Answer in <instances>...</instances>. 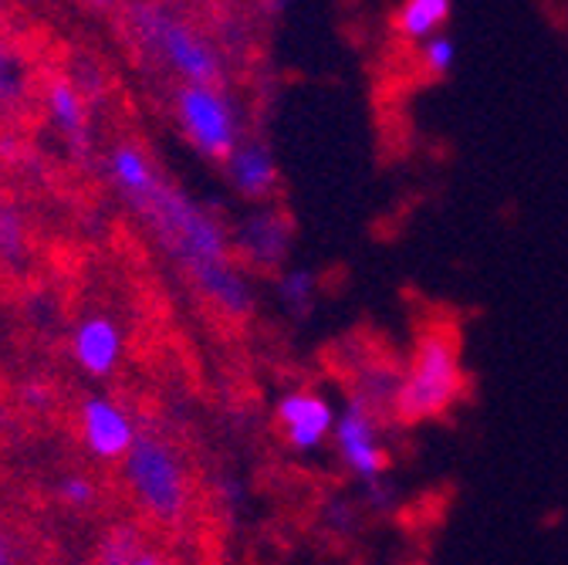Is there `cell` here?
I'll return each mask as SVG.
<instances>
[{"label": "cell", "mask_w": 568, "mask_h": 565, "mask_svg": "<svg viewBox=\"0 0 568 565\" xmlns=\"http://www.w3.org/2000/svg\"><path fill=\"white\" fill-rule=\"evenodd\" d=\"M277 420L292 447L315 451L332 431V406L315 393H288L277 403Z\"/></svg>", "instance_id": "ba28073f"}, {"label": "cell", "mask_w": 568, "mask_h": 565, "mask_svg": "<svg viewBox=\"0 0 568 565\" xmlns=\"http://www.w3.org/2000/svg\"><path fill=\"white\" fill-rule=\"evenodd\" d=\"M193 281L210 302H217L221 312H227V315H247L251 312V289H247L244 274L231 261L193 271Z\"/></svg>", "instance_id": "8fae6325"}, {"label": "cell", "mask_w": 568, "mask_h": 565, "mask_svg": "<svg viewBox=\"0 0 568 565\" xmlns=\"http://www.w3.org/2000/svg\"><path fill=\"white\" fill-rule=\"evenodd\" d=\"M79 416H82V441L99 461H119V457L125 461L139 434L122 406H115L109 396H89Z\"/></svg>", "instance_id": "8992f818"}, {"label": "cell", "mask_w": 568, "mask_h": 565, "mask_svg": "<svg viewBox=\"0 0 568 565\" xmlns=\"http://www.w3.org/2000/svg\"><path fill=\"white\" fill-rule=\"evenodd\" d=\"M24 396H28V403H31V406H44L48 390H44V386H28V390H24Z\"/></svg>", "instance_id": "7402d4cb"}, {"label": "cell", "mask_w": 568, "mask_h": 565, "mask_svg": "<svg viewBox=\"0 0 568 565\" xmlns=\"http://www.w3.org/2000/svg\"><path fill=\"white\" fill-rule=\"evenodd\" d=\"M338 447L342 457L348 461L352 471H359L363 477H376L383 471V447L376 441L373 416L366 413L363 403H352L348 413L338 420Z\"/></svg>", "instance_id": "9c48e42d"}, {"label": "cell", "mask_w": 568, "mask_h": 565, "mask_svg": "<svg viewBox=\"0 0 568 565\" xmlns=\"http://www.w3.org/2000/svg\"><path fill=\"white\" fill-rule=\"evenodd\" d=\"M71 356L82 366V373L102 380L109 376L122 360V332L109 315H89L79 322L71 335Z\"/></svg>", "instance_id": "52a82bcc"}, {"label": "cell", "mask_w": 568, "mask_h": 565, "mask_svg": "<svg viewBox=\"0 0 568 565\" xmlns=\"http://www.w3.org/2000/svg\"><path fill=\"white\" fill-rule=\"evenodd\" d=\"M227 163H231V180L244 196H264V193L274 190L277 167H274V157H271V150L264 143L237 147Z\"/></svg>", "instance_id": "7c38bea8"}, {"label": "cell", "mask_w": 568, "mask_h": 565, "mask_svg": "<svg viewBox=\"0 0 568 565\" xmlns=\"http://www.w3.org/2000/svg\"><path fill=\"white\" fill-rule=\"evenodd\" d=\"M142 218H150V224L156 228L160 241L166 244V251L193 271L231 261L227 258V238L221 231V224L213 221L206 210H200L193 200H186L180 190L160 183V190L153 193V200L139 210Z\"/></svg>", "instance_id": "7a4b0ae2"}, {"label": "cell", "mask_w": 568, "mask_h": 565, "mask_svg": "<svg viewBox=\"0 0 568 565\" xmlns=\"http://www.w3.org/2000/svg\"><path fill=\"white\" fill-rule=\"evenodd\" d=\"M58 491H61V498L68 505H75V508H85V505L95 502V484L85 474H68Z\"/></svg>", "instance_id": "ac0fdd59"}, {"label": "cell", "mask_w": 568, "mask_h": 565, "mask_svg": "<svg viewBox=\"0 0 568 565\" xmlns=\"http://www.w3.org/2000/svg\"><path fill=\"white\" fill-rule=\"evenodd\" d=\"M109 170H112L115 186H119L139 210L153 200V193H156L160 183H163V180H156V173H153L146 153H142L139 147H132V143H119V147L112 150Z\"/></svg>", "instance_id": "30bf717a"}, {"label": "cell", "mask_w": 568, "mask_h": 565, "mask_svg": "<svg viewBox=\"0 0 568 565\" xmlns=\"http://www.w3.org/2000/svg\"><path fill=\"white\" fill-rule=\"evenodd\" d=\"M241 248L257 264H274L288 251V228L271 214H257L241 228Z\"/></svg>", "instance_id": "4fadbf2b"}, {"label": "cell", "mask_w": 568, "mask_h": 565, "mask_svg": "<svg viewBox=\"0 0 568 565\" xmlns=\"http://www.w3.org/2000/svg\"><path fill=\"white\" fill-rule=\"evenodd\" d=\"M460 386H464V370H460L457 335L437 325L430 332H423L409 373L393 396L396 416L406 423L434 420L457 403Z\"/></svg>", "instance_id": "6da1fadb"}, {"label": "cell", "mask_w": 568, "mask_h": 565, "mask_svg": "<svg viewBox=\"0 0 568 565\" xmlns=\"http://www.w3.org/2000/svg\"><path fill=\"white\" fill-rule=\"evenodd\" d=\"M132 565H166L160 555H153V552H139L135 558H132Z\"/></svg>", "instance_id": "603a6c76"}, {"label": "cell", "mask_w": 568, "mask_h": 565, "mask_svg": "<svg viewBox=\"0 0 568 565\" xmlns=\"http://www.w3.org/2000/svg\"><path fill=\"white\" fill-rule=\"evenodd\" d=\"M132 494L153 518L180 522L186 512V471L176 451L150 434H139L122 461Z\"/></svg>", "instance_id": "277c9868"}, {"label": "cell", "mask_w": 568, "mask_h": 565, "mask_svg": "<svg viewBox=\"0 0 568 565\" xmlns=\"http://www.w3.org/2000/svg\"><path fill=\"white\" fill-rule=\"evenodd\" d=\"M18 558H14V545H11V538H8V532H0V565H14Z\"/></svg>", "instance_id": "44dd1931"}, {"label": "cell", "mask_w": 568, "mask_h": 565, "mask_svg": "<svg viewBox=\"0 0 568 565\" xmlns=\"http://www.w3.org/2000/svg\"><path fill=\"white\" fill-rule=\"evenodd\" d=\"M28 254V238H24V224L18 218V210H11L8 203H0V261H21Z\"/></svg>", "instance_id": "e0dca14e"}, {"label": "cell", "mask_w": 568, "mask_h": 565, "mask_svg": "<svg viewBox=\"0 0 568 565\" xmlns=\"http://www.w3.org/2000/svg\"><path fill=\"white\" fill-rule=\"evenodd\" d=\"M48 112H51L54 125L64 135L75 139V143L85 135V105H82V95L68 82H51L48 85Z\"/></svg>", "instance_id": "5bb4252c"}, {"label": "cell", "mask_w": 568, "mask_h": 565, "mask_svg": "<svg viewBox=\"0 0 568 565\" xmlns=\"http://www.w3.org/2000/svg\"><path fill=\"white\" fill-rule=\"evenodd\" d=\"M450 61H454V48L447 38H437L426 44V64H430V72H447Z\"/></svg>", "instance_id": "ffe728a7"}, {"label": "cell", "mask_w": 568, "mask_h": 565, "mask_svg": "<svg viewBox=\"0 0 568 565\" xmlns=\"http://www.w3.org/2000/svg\"><path fill=\"white\" fill-rule=\"evenodd\" d=\"M28 99V68L11 51L8 44H0V115L14 112Z\"/></svg>", "instance_id": "9a60e30c"}, {"label": "cell", "mask_w": 568, "mask_h": 565, "mask_svg": "<svg viewBox=\"0 0 568 565\" xmlns=\"http://www.w3.org/2000/svg\"><path fill=\"white\" fill-rule=\"evenodd\" d=\"M308 292H312V274H308V271L288 274V278H284V285H281V299L288 302L295 312H298V305H305Z\"/></svg>", "instance_id": "d6986e66"}, {"label": "cell", "mask_w": 568, "mask_h": 565, "mask_svg": "<svg viewBox=\"0 0 568 565\" xmlns=\"http://www.w3.org/2000/svg\"><path fill=\"white\" fill-rule=\"evenodd\" d=\"M176 115L190 143L213 157V160H231L237 143V115L231 99L221 89L210 85H180L176 89Z\"/></svg>", "instance_id": "5b68a950"}, {"label": "cell", "mask_w": 568, "mask_h": 565, "mask_svg": "<svg viewBox=\"0 0 568 565\" xmlns=\"http://www.w3.org/2000/svg\"><path fill=\"white\" fill-rule=\"evenodd\" d=\"M132 24L139 31V41L150 51H156L160 61H166L173 72L183 79V85H210L221 89L224 64L221 54L213 51V44L190 28L186 21L173 18L163 8H135Z\"/></svg>", "instance_id": "3957f363"}, {"label": "cell", "mask_w": 568, "mask_h": 565, "mask_svg": "<svg viewBox=\"0 0 568 565\" xmlns=\"http://www.w3.org/2000/svg\"><path fill=\"white\" fill-rule=\"evenodd\" d=\"M450 14V4L447 0H409V4L399 11V31L409 34V38H423L437 31Z\"/></svg>", "instance_id": "2e32d148"}]
</instances>
